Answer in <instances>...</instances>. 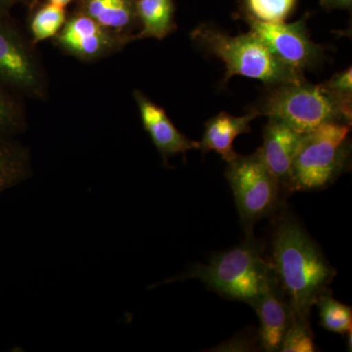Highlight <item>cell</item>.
Wrapping results in <instances>:
<instances>
[{"instance_id": "obj_1", "label": "cell", "mask_w": 352, "mask_h": 352, "mask_svg": "<svg viewBox=\"0 0 352 352\" xmlns=\"http://www.w3.org/2000/svg\"><path fill=\"white\" fill-rule=\"evenodd\" d=\"M270 263L293 314L309 318L337 270L293 215L283 214L275 222Z\"/></svg>"}, {"instance_id": "obj_2", "label": "cell", "mask_w": 352, "mask_h": 352, "mask_svg": "<svg viewBox=\"0 0 352 352\" xmlns=\"http://www.w3.org/2000/svg\"><path fill=\"white\" fill-rule=\"evenodd\" d=\"M274 276L263 247L254 236L228 251L215 254L208 264L192 266L179 279H199L228 300L252 305Z\"/></svg>"}, {"instance_id": "obj_3", "label": "cell", "mask_w": 352, "mask_h": 352, "mask_svg": "<svg viewBox=\"0 0 352 352\" xmlns=\"http://www.w3.org/2000/svg\"><path fill=\"white\" fill-rule=\"evenodd\" d=\"M191 38L226 63L224 82L234 76L258 80L270 87L305 80L303 74L280 62L251 32L232 36L201 25L191 32Z\"/></svg>"}, {"instance_id": "obj_4", "label": "cell", "mask_w": 352, "mask_h": 352, "mask_svg": "<svg viewBox=\"0 0 352 352\" xmlns=\"http://www.w3.org/2000/svg\"><path fill=\"white\" fill-rule=\"evenodd\" d=\"M351 126L326 122L303 134L292 166L289 192L327 188L349 168Z\"/></svg>"}, {"instance_id": "obj_5", "label": "cell", "mask_w": 352, "mask_h": 352, "mask_svg": "<svg viewBox=\"0 0 352 352\" xmlns=\"http://www.w3.org/2000/svg\"><path fill=\"white\" fill-rule=\"evenodd\" d=\"M271 87L256 108L259 116L282 120L302 134L326 122L351 126L352 113L342 108L320 85H312L305 78Z\"/></svg>"}, {"instance_id": "obj_6", "label": "cell", "mask_w": 352, "mask_h": 352, "mask_svg": "<svg viewBox=\"0 0 352 352\" xmlns=\"http://www.w3.org/2000/svg\"><path fill=\"white\" fill-rule=\"evenodd\" d=\"M226 178L232 189L240 222L247 236L259 220L274 214L281 204L282 187L264 163L259 150L229 162Z\"/></svg>"}, {"instance_id": "obj_7", "label": "cell", "mask_w": 352, "mask_h": 352, "mask_svg": "<svg viewBox=\"0 0 352 352\" xmlns=\"http://www.w3.org/2000/svg\"><path fill=\"white\" fill-rule=\"evenodd\" d=\"M252 34L289 68L303 74L314 69L324 57V47L310 38L307 27L308 15L295 23L263 22L245 15Z\"/></svg>"}, {"instance_id": "obj_8", "label": "cell", "mask_w": 352, "mask_h": 352, "mask_svg": "<svg viewBox=\"0 0 352 352\" xmlns=\"http://www.w3.org/2000/svg\"><path fill=\"white\" fill-rule=\"evenodd\" d=\"M0 78L32 96L43 97L45 91L34 53L4 16H0Z\"/></svg>"}, {"instance_id": "obj_9", "label": "cell", "mask_w": 352, "mask_h": 352, "mask_svg": "<svg viewBox=\"0 0 352 352\" xmlns=\"http://www.w3.org/2000/svg\"><path fill=\"white\" fill-rule=\"evenodd\" d=\"M55 41L66 52L85 61L107 56L127 43L80 10L66 20Z\"/></svg>"}, {"instance_id": "obj_10", "label": "cell", "mask_w": 352, "mask_h": 352, "mask_svg": "<svg viewBox=\"0 0 352 352\" xmlns=\"http://www.w3.org/2000/svg\"><path fill=\"white\" fill-rule=\"evenodd\" d=\"M251 305L258 314L261 323L258 331L261 349L267 352L279 351L291 322L293 309L275 275Z\"/></svg>"}, {"instance_id": "obj_11", "label": "cell", "mask_w": 352, "mask_h": 352, "mask_svg": "<svg viewBox=\"0 0 352 352\" xmlns=\"http://www.w3.org/2000/svg\"><path fill=\"white\" fill-rule=\"evenodd\" d=\"M302 135L286 122L274 118H270L264 126L263 144L258 150L264 163L285 192H289L292 166Z\"/></svg>"}, {"instance_id": "obj_12", "label": "cell", "mask_w": 352, "mask_h": 352, "mask_svg": "<svg viewBox=\"0 0 352 352\" xmlns=\"http://www.w3.org/2000/svg\"><path fill=\"white\" fill-rule=\"evenodd\" d=\"M134 98L138 102L145 131L151 136L153 143L164 162L175 155H185L190 150L200 149V143L178 131L163 108L138 90L134 91Z\"/></svg>"}, {"instance_id": "obj_13", "label": "cell", "mask_w": 352, "mask_h": 352, "mask_svg": "<svg viewBox=\"0 0 352 352\" xmlns=\"http://www.w3.org/2000/svg\"><path fill=\"white\" fill-rule=\"evenodd\" d=\"M258 116L256 108L243 117H234L224 112L215 116L206 122L203 139L199 142L201 151H215L227 163L233 161L238 157L233 148L234 140L241 134L251 131L250 124Z\"/></svg>"}, {"instance_id": "obj_14", "label": "cell", "mask_w": 352, "mask_h": 352, "mask_svg": "<svg viewBox=\"0 0 352 352\" xmlns=\"http://www.w3.org/2000/svg\"><path fill=\"white\" fill-rule=\"evenodd\" d=\"M80 11L126 43L133 41L132 31L139 24L136 0H80Z\"/></svg>"}, {"instance_id": "obj_15", "label": "cell", "mask_w": 352, "mask_h": 352, "mask_svg": "<svg viewBox=\"0 0 352 352\" xmlns=\"http://www.w3.org/2000/svg\"><path fill=\"white\" fill-rule=\"evenodd\" d=\"M136 10L141 31L133 41L154 38L163 39L175 30L173 0H136Z\"/></svg>"}, {"instance_id": "obj_16", "label": "cell", "mask_w": 352, "mask_h": 352, "mask_svg": "<svg viewBox=\"0 0 352 352\" xmlns=\"http://www.w3.org/2000/svg\"><path fill=\"white\" fill-rule=\"evenodd\" d=\"M30 175V160L24 149L0 142V193L22 182Z\"/></svg>"}, {"instance_id": "obj_17", "label": "cell", "mask_w": 352, "mask_h": 352, "mask_svg": "<svg viewBox=\"0 0 352 352\" xmlns=\"http://www.w3.org/2000/svg\"><path fill=\"white\" fill-rule=\"evenodd\" d=\"M315 305L319 308L322 327L342 335L352 330L351 307L336 300L330 289L322 292Z\"/></svg>"}, {"instance_id": "obj_18", "label": "cell", "mask_w": 352, "mask_h": 352, "mask_svg": "<svg viewBox=\"0 0 352 352\" xmlns=\"http://www.w3.org/2000/svg\"><path fill=\"white\" fill-rule=\"evenodd\" d=\"M66 20L63 7L44 4L34 13L30 24L34 43L56 36Z\"/></svg>"}, {"instance_id": "obj_19", "label": "cell", "mask_w": 352, "mask_h": 352, "mask_svg": "<svg viewBox=\"0 0 352 352\" xmlns=\"http://www.w3.org/2000/svg\"><path fill=\"white\" fill-rule=\"evenodd\" d=\"M317 351L314 336L310 328L309 318L300 315H292L289 327L282 340L279 351L314 352Z\"/></svg>"}, {"instance_id": "obj_20", "label": "cell", "mask_w": 352, "mask_h": 352, "mask_svg": "<svg viewBox=\"0 0 352 352\" xmlns=\"http://www.w3.org/2000/svg\"><path fill=\"white\" fill-rule=\"evenodd\" d=\"M247 15L263 22H284L296 0H245Z\"/></svg>"}, {"instance_id": "obj_21", "label": "cell", "mask_w": 352, "mask_h": 352, "mask_svg": "<svg viewBox=\"0 0 352 352\" xmlns=\"http://www.w3.org/2000/svg\"><path fill=\"white\" fill-rule=\"evenodd\" d=\"M321 87L335 99L347 112L352 113V69L351 67L336 74L327 82L320 83Z\"/></svg>"}, {"instance_id": "obj_22", "label": "cell", "mask_w": 352, "mask_h": 352, "mask_svg": "<svg viewBox=\"0 0 352 352\" xmlns=\"http://www.w3.org/2000/svg\"><path fill=\"white\" fill-rule=\"evenodd\" d=\"M22 126V113L18 106L0 89V132L16 131Z\"/></svg>"}, {"instance_id": "obj_23", "label": "cell", "mask_w": 352, "mask_h": 352, "mask_svg": "<svg viewBox=\"0 0 352 352\" xmlns=\"http://www.w3.org/2000/svg\"><path fill=\"white\" fill-rule=\"evenodd\" d=\"M261 349L256 333H241L232 339L222 342L210 351H254Z\"/></svg>"}, {"instance_id": "obj_24", "label": "cell", "mask_w": 352, "mask_h": 352, "mask_svg": "<svg viewBox=\"0 0 352 352\" xmlns=\"http://www.w3.org/2000/svg\"><path fill=\"white\" fill-rule=\"evenodd\" d=\"M36 2L38 0H0V16L7 17L10 9L16 4L24 3L32 8L36 6Z\"/></svg>"}, {"instance_id": "obj_25", "label": "cell", "mask_w": 352, "mask_h": 352, "mask_svg": "<svg viewBox=\"0 0 352 352\" xmlns=\"http://www.w3.org/2000/svg\"><path fill=\"white\" fill-rule=\"evenodd\" d=\"M321 6L327 10L333 9H351L352 0H321Z\"/></svg>"}, {"instance_id": "obj_26", "label": "cell", "mask_w": 352, "mask_h": 352, "mask_svg": "<svg viewBox=\"0 0 352 352\" xmlns=\"http://www.w3.org/2000/svg\"><path fill=\"white\" fill-rule=\"evenodd\" d=\"M48 1H50V3L54 4V6L65 8L69 3H71L72 0H48Z\"/></svg>"}, {"instance_id": "obj_27", "label": "cell", "mask_w": 352, "mask_h": 352, "mask_svg": "<svg viewBox=\"0 0 352 352\" xmlns=\"http://www.w3.org/2000/svg\"><path fill=\"white\" fill-rule=\"evenodd\" d=\"M352 333V330L349 331V332L346 333H347V349H349V351H351V349H352V344H351L352 333Z\"/></svg>"}]
</instances>
